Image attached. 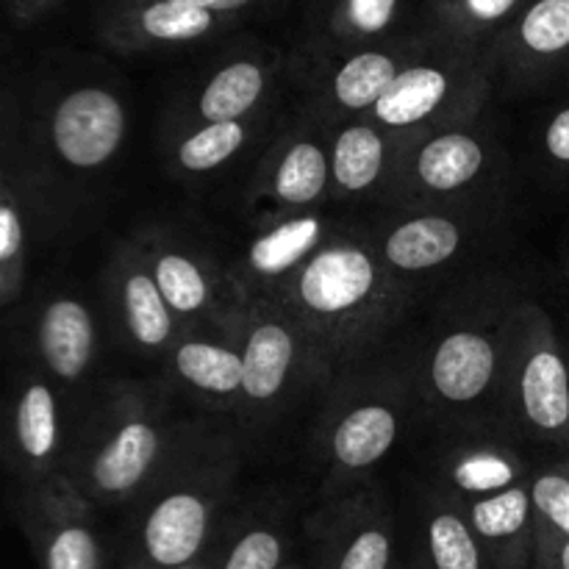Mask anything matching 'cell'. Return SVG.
Returning a JSON list of instances; mask_svg holds the SVG:
<instances>
[{
  "label": "cell",
  "instance_id": "obj_39",
  "mask_svg": "<svg viewBox=\"0 0 569 569\" xmlns=\"http://www.w3.org/2000/svg\"><path fill=\"white\" fill-rule=\"evenodd\" d=\"M567 270H569V253H567Z\"/></svg>",
  "mask_w": 569,
  "mask_h": 569
},
{
  "label": "cell",
  "instance_id": "obj_28",
  "mask_svg": "<svg viewBox=\"0 0 569 569\" xmlns=\"http://www.w3.org/2000/svg\"><path fill=\"white\" fill-rule=\"evenodd\" d=\"M164 370L176 387L211 409H242L244 361L237 345L217 331L183 328L164 356Z\"/></svg>",
  "mask_w": 569,
  "mask_h": 569
},
{
  "label": "cell",
  "instance_id": "obj_21",
  "mask_svg": "<svg viewBox=\"0 0 569 569\" xmlns=\"http://www.w3.org/2000/svg\"><path fill=\"white\" fill-rule=\"evenodd\" d=\"M339 228L317 209L259 226L248 248L226 267L239 300H276Z\"/></svg>",
  "mask_w": 569,
  "mask_h": 569
},
{
  "label": "cell",
  "instance_id": "obj_25",
  "mask_svg": "<svg viewBox=\"0 0 569 569\" xmlns=\"http://www.w3.org/2000/svg\"><path fill=\"white\" fill-rule=\"evenodd\" d=\"M526 459L511 442V431L503 426L465 428L459 439L445 445L437 459L433 489L467 506L472 500L506 492L531 481Z\"/></svg>",
  "mask_w": 569,
  "mask_h": 569
},
{
  "label": "cell",
  "instance_id": "obj_26",
  "mask_svg": "<svg viewBox=\"0 0 569 569\" xmlns=\"http://www.w3.org/2000/svg\"><path fill=\"white\" fill-rule=\"evenodd\" d=\"M33 353L37 365L70 389L92 372L98 359V326L87 300L70 289L50 292L33 311Z\"/></svg>",
  "mask_w": 569,
  "mask_h": 569
},
{
  "label": "cell",
  "instance_id": "obj_14",
  "mask_svg": "<svg viewBox=\"0 0 569 569\" xmlns=\"http://www.w3.org/2000/svg\"><path fill=\"white\" fill-rule=\"evenodd\" d=\"M437 39V33L420 20V26L389 42L337 56L322 64L298 72L303 83V114L315 117L326 128L337 122L365 117L389 92L400 72Z\"/></svg>",
  "mask_w": 569,
  "mask_h": 569
},
{
  "label": "cell",
  "instance_id": "obj_2",
  "mask_svg": "<svg viewBox=\"0 0 569 569\" xmlns=\"http://www.w3.org/2000/svg\"><path fill=\"white\" fill-rule=\"evenodd\" d=\"M517 303L520 295L509 283L481 278L442 306L415 361L417 400L442 422L503 426L506 359Z\"/></svg>",
  "mask_w": 569,
  "mask_h": 569
},
{
  "label": "cell",
  "instance_id": "obj_22",
  "mask_svg": "<svg viewBox=\"0 0 569 569\" xmlns=\"http://www.w3.org/2000/svg\"><path fill=\"white\" fill-rule=\"evenodd\" d=\"M495 87L539 89L569 76V0H531L489 48Z\"/></svg>",
  "mask_w": 569,
  "mask_h": 569
},
{
  "label": "cell",
  "instance_id": "obj_19",
  "mask_svg": "<svg viewBox=\"0 0 569 569\" xmlns=\"http://www.w3.org/2000/svg\"><path fill=\"white\" fill-rule=\"evenodd\" d=\"M422 20V0H303L295 70L389 42Z\"/></svg>",
  "mask_w": 569,
  "mask_h": 569
},
{
  "label": "cell",
  "instance_id": "obj_23",
  "mask_svg": "<svg viewBox=\"0 0 569 569\" xmlns=\"http://www.w3.org/2000/svg\"><path fill=\"white\" fill-rule=\"evenodd\" d=\"M3 187H0V303L6 315L22 300L31 248L42 222L56 220L17 142L14 120L3 111Z\"/></svg>",
  "mask_w": 569,
  "mask_h": 569
},
{
  "label": "cell",
  "instance_id": "obj_12",
  "mask_svg": "<svg viewBox=\"0 0 569 569\" xmlns=\"http://www.w3.org/2000/svg\"><path fill=\"white\" fill-rule=\"evenodd\" d=\"M498 222V206H415L387 209L365 226L378 259L389 276L415 292L422 281L448 272L489 237Z\"/></svg>",
  "mask_w": 569,
  "mask_h": 569
},
{
  "label": "cell",
  "instance_id": "obj_7",
  "mask_svg": "<svg viewBox=\"0 0 569 569\" xmlns=\"http://www.w3.org/2000/svg\"><path fill=\"white\" fill-rule=\"evenodd\" d=\"M506 178V156L492 128L478 122L403 137L389 178L383 206H498Z\"/></svg>",
  "mask_w": 569,
  "mask_h": 569
},
{
  "label": "cell",
  "instance_id": "obj_5",
  "mask_svg": "<svg viewBox=\"0 0 569 569\" xmlns=\"http://www.w3.org/2000/svg\"><path fill=\"white\" fill-rule=\"evenodd\" d=\"M192 422L176 420L156 383L114 381L72 437L64 476L94 506L133 503L159 478Z\"/></svg>",
  "mask_w": 569,
  "mask_h": 569
},
{
  "label": "cell",
  "instance_id": "obj_6",
  "mask_svg": "<svg viewBox=\"0 0 569 569\" xmlns=\"http://www.w3.org/2000/svg\"><path fill=\"white\" fill-rule=\"evenodd\" d=\"M415 400V365L345 367L315 431V456L328 495L359 487L387 459Z\"/></svg>",
  "mask_w": 569,
  "mask_h": 569
},
{
  "label": "cell",
  "instance_id": "obj_15",
  "mask_svg": "<svg viewBox=\"0 0 569 569\" xmlns=\"http://www.w3.org/2000/svg\"><path fill=\"white\" fill-rule=\"evenodd\" d=\"M331 200V161L322 122L300 111L261 153L244 189V211L256 226L306 214Z\"/></svg>",
  "mask_w": 569,
  "mask_h": 569
},
{
  "label": "cell",
  "instance_id": "obj_32",
  "mask_svg": "<svg viewBox=\"0 0 569 569\" xmlns=\"http://www.w3.org/2000/svg\"><path fill=\"white\" fill-rule=\"evenodd\" d=\"M417 561V569H495L467 520L465 506L439 489L426 495L420 509Z\"/></svg>",
  "mask_w": 569,
  "mask_h": 569
},
{
  "label": "cell",
  "instance_id": "obj_3",
  "mask_svg": "<svg viewBox=\"0 0 569 569\" xmlns=\"http://www.w3.org/2000/svg\"><path fill=\"white\" fill-rule=\"evenodd\" d=\"M406 292L378 259L365 226H342L283 287L276 303L322 350L333 372L356 365L400 320Z\"/></svg>",
  "mask_w": 569,
  "mask_h": 569
},
{
  "label": "cell",
  "instance_id": "obj_24",
  "mask_svg": "<svg viewBox=\"0 0 569 569\" xmlns=\"http://www.w3.org/2000/svg\"><path fill=\"white\" fill-rule=\"evenodd\" d=\"M103 283L117 328L128 348L137 350L139 356L164 359L183 326L161 295L137 239L131 237L117 244L106 264Z\"/></svg>",
  "mask_w": 569,
  "mask_h": 569
},
{
  "label": "cell",
  "instance_id": "obj_38",
  "mask_svg": "<svg viewBox=\"0 0 569 569\" xmlns=\"http://www.w3.org/2000/svg\"><path fill=\"white\" fill-rule=\"evenodd\" d=\"M395 569H409V567H398V565H395Z\"/></svg>",
  "mask_w": 569,
  "mask_h": 569
},
{
  "label": "cell",
  "instance_id": "obj_36",
  "mask_svg": "<svg viewBox=\"0 0 569 569\" xmlns=\"http://www.w3.org/2000/svg\"><path fill=\"white\" fill-rule=\"evenodd\" d=\"M176 569H214V548H209V553L200 556V559L192 561V565H183Z\"/></svg>",
  "mask_w": 569,
  "mask_h": 569
},
{
  "label": "cell",
  "instance_id": "obj_20",
  "mask_svg": "<svg viewBox=\"0 0 569 569\" xmlns=\"http://www.w3.org/2000/svg\"><path fill=\"white\" fill-rule=\"evenodd\" d=\"M306 528L315 569H395V520L378 492L339 495Z\"/></svg>",
  "mask_w": 569,
  "mask_h": 569
},
{
  "label": "cell",
  "instance_id": "obj_9",
  "mask_svg": "<svg viewBox=\"0 0 569 569\" xmlns=\"http://www.w3.org/2000/svg\"><path fill=\"white\" fill-rule=\"evenodd\" d=\"M503 426L542 445H569V345L537 300L520 298L509 333Z\"/></svg>",
  "mask_w": 569,
  "mask_h": 569
},
{
  "label": "cell",
  "instance_id": "obj_35",
  "mask_svg": "<svg viewBox=\"0 0 569 569\" xmlns=\"http://www.w3.org/2000/svg\"><path fill=\"white\" fill-rule=\"evenodd\" d=\"M64 0H6V14L14 28H31L53 14Z\"/></svg>",
  "mask_w": 569,
  "mask_h": 569
},
{
  "label": "cell",
  "instance_id": "obj_30",
  "mask_svg": "<svg viewBox=\"0 0 569 569\" xmlns=\"http://www.w3.org/2000/svg\"><path fill=\"white\" fill-rule=\"evenodd\" d=\"M465 515L495 569H533L537 515L531 481L472 500L465 506Z\"/></svg>",
  "mask_w": 569,
  "mask_h": 569
},
{
  "label": "cell",
  "instance_id": "obj_4",
  "mask_svg": "<svg viewBox=\"0 0 569 569\" xmlns=\"http://www.w3.org/2000/svg\"><path fill=\"white\" fill-rule=\"evenodd\" d=\"M239 476L228 433L189 426L164 470L133 500L128 569H176L209 553Z\"/></svg>",
  "mask_w": 569,
  "mask_h": 569
},
{
  "label": "cell",
  "instance_id": "obj_18",
  "mask_svg": "<svg viewBox=\"0 0 569 569\" xmlns=\"http://www.w3.org/2000/svg\"><path fill=\"white\" fill-rule=\"evenodd\" d=\"M20 522L39 569H109L94 503L67 476L28 487Z\"/></svg>",
  "mask_w": 569,
  "mask_h": 569
},
{
  "label": "cell",
  "instance_id": "obj_11",
  "mask_svg": "<svg viewBox=\"0 0 569 569\" xmlns=\"http://www.w3.org/2000/svg\"><path fill=\"white\" fill-rule=\"evenodd\" d=\"M289 0H98L94 33L111 53H167L228 37Z\"/></svg>",
  "mask_w": 569,
  "mask_h": 569
},
{
  "label": "cell",
  "instance_id": "obj_33",
  "mask_svg": "<svg viewBox=\"0 0 569 569\" xmlns=\"http://www.w3.org/2000/svg\"><path fill=\"white\" fill-rule=\"evenodd\" d=\"M531 0H422V22L439 37L489 53Z\"/></svg>",
  "mask_w": 569,
  "mask_h": 569
},
{
  "label": "cell",
  "instance_id": "obj_8",
  "mask_svg": "<svg viewBox=\"0 0 569 569\" xmlns=\"http://www.w3.org/2000/svg\"><path fill=\"white\" fill-rule=\"evenodd\" d=\"M495 89L489 53L439 37L406 67L370 111L395 137L439 131L481 120Z\"/></svg>",
  "mask_w": 569,
  "mask_h": 569
},
{
  "label": "cell",
  "instance_id": "obj_13",
  "mask_svg": "<svg viewBox=\"0 0 569 569\" xmlns=\"http://www.w3.org/2000/svg\"><path fill=\"white\" fill-rule=\"evenodd\" d=\"M287 56L261 39L226 44L209 67L172 94L161 126L253 120L272 114Z\"/></svg>",
  "mask_w": 569,
  "mask_h": 569
},
{
  "label": "cell",
  "instance_id": "obj_29",
  "mask_svg": "<svg viewBox=\"0 0 569 569\" xmlns=\"http://www.w3.org/2000/svg\"><path fill=\"white\" fill-rule=\"evenodd\" d=\"M270 122V114L253 120L161 126V156L172 178L203 181L237 161Z\"/></svg>",
  "mask_w": 569,
  "mask_h": 569
},
{
  "label": "cell",
  "instance_id": "obj_10",
  "mask_svg": "<svg viewBox=\"0 0 569 569\" xmlns=\"http://www.w3.org/2000/svg\"><path fill=\"white\" fill-rule=\"evenodd\" d=\"M226 339L242 353L248 417H270L303 387L333 376L322 350L276 300H244Z\"/></svg>",
  "mask_w": 569,
  "mask_h": 569
},
{
  "label": "cell",
  "instance_id": "obj_34",
  "mask_svg": "<svg viewBox=\"0 0 569 569\" xmlns=\"http://www.w3.org/2000/svg\"><path fill=\"white\" fill-rule=\"evenodd\" d=\"M539 148H542L545 164L561 178H569V100L548 114L539 133Z\"/></svg>",
  "mask_w": 569,
  "mask_h": 569
},
{
  "label": "cell",
  "instance_id": "obj_31",
  "mask_svg": "<svg viewBox=\"0 0 569 569\" xmlns=\"http://www.w3.org/2000/svg\"><path fill=\"white\" fill-rule=\"evenodd\" d=\"M214 569H289L292 567V531L287 509L278 503L253 506L217 531Z\"/></svg>",
  "mask_w": 569,
  "mask_h": 569
},
{
  "label": "cell",
  "instance_id": "obj_37",
  "mask_svg": "<svg viewBox=\"0 0 569 569\" xmlns=\"http://www.w3.org/2000/svg\"><path fill=\"white\" fill-rule=\"evenodd\" d=\"M289 569H303V567H298V565H292V567H289Z\"/></svg>",
  "mask_w": 569,
  "mask_h": 569
},
{
  "label": "cell",
  "instance_id": "obj_27",
  "mask_svg": "<svg viewBox=\"0 0 569 569\" xmlns=\"http://www.w3.org/2000/svg\"><path fill=\"white\" fill-rule=\"evenodd\" d=\"M331 161V200H378L383 203L395 159L403 137L378 126L370 117L326 128Z\"/></svg>",
  "mask_w": 569,
  "mask_h": 569
},
{
  "label": "cell",
  "instance_id": "obj_16",
  "mask_svg": "<svg viewBox=\"0 0 569 569\" xmlns=\"http://www.w3.org/2000/svg\"><path fill=\"white\" fill-rule=\"evenodd\" d=\"M133 239L142 248L161 295L181 326L226 337L242 306L226 267L172 228L148 226L133 233Z\"/></svg>",
  "mask_w": 569,
  "mask_h": 569
},
{
  "label": "cell",
  "instance_id": "obj_17",
  "mask_svg": "<svg viewBox=\"0 0 569 569\" xmlns=\"http://www.w3.org/2000/svg\"><path fill=\"white\" fill-rule=\"evenodd\" d=\"M72 437L59 383L39 365L17 372L6 420V459L26 487L64 476Z\"/></svg>",
  "mask_w": 569,
  "mask_h": 569
},
{
  "label": "cell",
  "instance_id": "obj_1",
  "mask_svg": "<svg viewBox=\"0 0 569 569\" xmlns=\"http://www.w3.org/2000/svg\"><path fill=\"white\" fill-rule=\"evenodd\" d=\"M128 126V100L103 61L72 50L42 56L20 109V148L53 217L114 167Z\"/></svg>",
  "mask_w": 569,
  "mask_h": 569
}]
</instances>
